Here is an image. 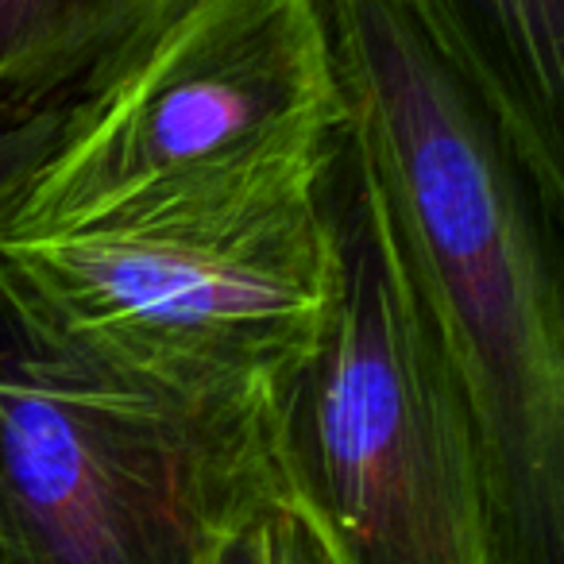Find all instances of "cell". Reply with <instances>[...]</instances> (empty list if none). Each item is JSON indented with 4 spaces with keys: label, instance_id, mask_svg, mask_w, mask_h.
I'll list each match as a JSON object with an SVG mask.
<instances>
[{
    "label": "cell",
    "instance_id": "1",
    "mask_svg": "<svg viewBox=\"0 0 564 564\" xmlns=\"http://www.w3.org/2000/svg\"><path fill=\"white\" fill-rule=\"evenodd\" d=\"M317 4L340 120L476 410L495 564H564L561 217L406 0Z\"/></svg>",
    "mask_w": 564,
    "mask_h": 564
},
{
    "label": "cell",
    "instance_id": "2",
    "mask_svg": "<svg viewBox=\"0 0 564 564\" xmlns=\"http://www.w3.org/2000/svg\"><path fill=\"white\" fill-rule=\"evenodd\" d=\"M333 143L337 132L166 182L63 232L0 240V271L117 371L271 410L333 302Z\"/></svg>",
    "mask_w": 564,
    "mask_h": 564
},
{
    "label": "cell",
    "instance_id": "3",
    "mask_svg": "<svg viewBox=\"0 0 564 564\" xmlns=\"http://www.w3.org/2000/svg\"><path fill=\"white\" fill-rule=\"evenodd\" d=\"M325 213L337 282L314 348L271 406L279 499L325 564H495L468 387L345 120Z\"/></svg>",
    "mask_w": 564,
    "mask_h": 564
},
{
    "label": "cell",
    "instance_id": "4",
    "mask_svg": "<svg viewBox=\"0 0 564 564\" xmlns=\"http://www.w3.org/2000/svg\"><path fill=\"white\" fill-rule=\"evenodd\" d=\"M271 495V410L117 371L0 271V564H202Z\"/></svg>",
    "mask_w": 564,
    "mask_h": 564
},
{
    "label": "cell",
    "instance_id": "5",
    "mask_svg": "<svg viewBox=\"0 0 564 564\" xmlns=\"http://www.w3.org/2000/svg\"><path fill=\"white\" fill-rule=\"evenodd\" d=\"M337 128L317 0H159L0 240L63 232L166 182L317 148Z\"/></svg>",
    "mask_w": 564,
    "mask_h": 564
},
{
    "label": "cell",
    "instance_id": "6",
    "mask_svg": "<svg viewBox=\"0 0 564 564\" xmlns=\"http://www.w3.org/2000/svg\"><path fill=\"white\" fill-rule=\"evenodd\" d=\"M406 9L491 109L561 217L564 0H406Z\"/></svg>",
    "mask_w": 564,
    "mask_h": 564
},
{
    "label": "cell",
    "instance_id": "7",
    "mask_svg": "<svg viewBox=\"0 0 564 564\" xmlns=\"http://www.w3.org/2000/svg\"><path fill=\"white\" fill-rule=\"evenodd\" d=\"M151 9L97 51L58 66L55 74L17 89V94L0 97V236L9 232L12 217L32 194L35 178L55 163L70 132L89 117V109L101 101L109 82L128 63L132 43L140 28L148 24Z\"/></svg>",
    "mask_w": 564,
    "mask_h": 564
},
{
    "label": "cell",
    "instance_id": "8",
    "mask_svg": "<svg viewBox=\"0 0 564 564\" xmlns=\"http://www.w3.org/2000/svg\"><path fill=\"white\" fill-rule=\"evenodd\" d=\"M155 0H0V97L89 55Z\"/></svg>",
    "mask_w": 564,
    "mask_h": 564
},
{
    "label": "cell",
    "instance_id": "9",
    "mask_svg": "<svg viewBox=\"0 0 564 564\" xmlns=\"http://www.w3.org/2000/svg\"><path fill=\"white\" fill-rule=\"evenodd\" d=\"M202 564H325L314 538L279 495L256 502L217 541Z\"/></svg>",
    "mask_w": 564,
    "mask_h": 564
}]
</instances>
